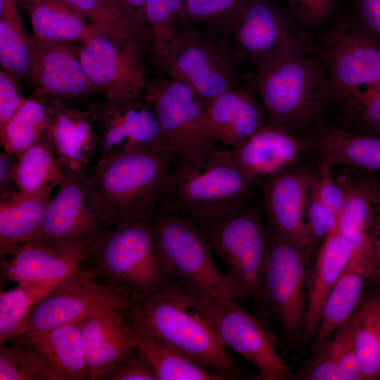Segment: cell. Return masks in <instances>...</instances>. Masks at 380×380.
I'll return each instance as SVG.
<instances>
[{"instance_id":"6da1fadb","label":"cell","mask_w":380,"mask_h":380,"mask_svg":"<svg viewBox=\"0 0 380 380\" xmlns=\"http://www.w3.org/2000/svg\"><path fill=\"white\" fill-rule=\"evenodd\" d=\"M175 160L165 141L99 156L85 176L89 206L109 228L151 217L167 191Z\"/></svg>"},{"instance_id":"7a4b0ae2","label":"cell","mask_w":380,"mask_h":380,"mask_svg":"<svg viewBox=\"0 0 380 380\" xmlns=\"http://www.w3.org/2000/svg\"><path fill=\"white\" fill-rule=\"evenodd\" d=\"M254 87L268 123L296 134L308 127L313 131L322 123V115L334 100L325 66L308 44L258 70Z\"/></svg>"},{"instance_id":"3957f363","label":"cell","mask_w":380,"mask_h":380,"mask_svg":"<svg viewBox=\"0 0 380 380\" xmlns=\"http://www.w3.org/2000/svg\"><path fill=\"white\" fill-rule=\"evenodd\" d=\"M82 265L96 280L125 290L138 302L173 284L158 253L151 217L125 220L107 229Z\"/></svg>"},{"instance_id":"277c9868","label":"cell","mask_w":380,"mask_h":380,"mask_svg":"<svg viewBox=\"0 0 380 380\" xmlns=\"http://www.w3.org/2000/svg\"><path fill=\"white\" fill-rule=\"evenodd\" d=\"M253 184L225 149L216 148L198 162L174 163L158 207L198 224L246 205Z\"/></svg>"},{"instance_id":"5b68a950","label":"cell","mask_w":380,"mask_h":380,"mask_svg":"<svg viewBox=\"0 0 380 380\" xmlns=\"http://www.w3.org/2000/svg\"><path fill=\"white\" fill-rule=\"evenodd\" d=\"M139 303L152 332L175 353L224 380L255 379L235 361L174 283Z\"/></svg>"},{"instance_id":"8992f818","label":"cell","mask_w":380,"mask_h":380,"mask_svg":"<svg viewBox=\"0 0 380 380\" xmlns=\"http://www.w3.org/2000/svg\"><path fill=\"white\" fill-rule=\"evenodd\" d=\"M196 225L224 265L229 295L234 299L251 298L258 305L271 240V231L259 212L245 205Z\"/></svg>"},{"instance_id":"52a82bcc","label":"cell","mask_w":380,"mask_h":380,"mask_svg":"<svg viewBox=\"0 0 380 380\" xmlns=\"http://www.w3.org/2000/svg\"><path fill=\"white\" fill-rule=\"evenodd\" d=\"M181 291L187 304L210 326L221 343L258 369L256 379H289V368L277 351L273 335L234 298L229 294Z\"/></svg>"},{"instance_id":"ba28073f","label":"cell","mask_w":380,"mask_h":380,"mask_svg":"<svg viewBox=\"0 0 380 380\" xmlns=\"http://www.w3.org/2000/svg\"><path fill=\"white\" fill-rule=\"evenodd\" d=\"M151 222L158 253L179 289L229 295L225 274L216 266L212 246L197 225L161 207L152 213Z\"/></svg>"},{"instance_id":"9c48e42d","label":"cell","mask_w":380,"mask_h":380,"mask_svg":"<svg viewBox=\"0 0 380 380\" xmlns=\"http://www.w3.org/2000/svg\"><path fill=\"white\" fill-rule=\"evenodd\" d=\"M316 53L327 71L334 99L353 108L380 89V44L348 13L338 16Z\"/></svg>"},{"instance_id":"30bf717a","label":"cell","mask_w":380,"mask_h":380,"mask_svg":"<svg viewBox=\"0 0 380 380\" xmlns=\"http://www.w3.org/2000/svg\"><path fill=\"white\" fill-rule=\"evenodd\" d=\"M146 90L175 162H198L217 148L205 103L185 83L159 78L148 84Z\"/></svg>"},{"instance_id":"8fae6325","label":"cell","mask_w":380,"mask_h":380,"mask_svg":"<svg viewBox=\"0 0 380 380\" xmlns=\"http://www.w3.org/2000/svg\"><path fill=\"white\" fill-rule=\"evenodd\" d=\"M182 26L164 70L170 78L185 83L205 104L234 88L233 47L224 37Z\"/></svg>"},{"instance_id":"7c38bea8","label":"cell","mask_w":380,"mask_h":380,"mask_svg":"<svg viewBox=\"0 0 380 380\" xmlns=\"http://www.w3.org/2000/svg\"><path fill=\"white\" fill-rule=\"evenodd\" d=\"M82 42L77 56L96 92L119 100L141 96L148 86L143 59L146 38L118 39L91 25Z\"/></svg>"},{"instance_id":"4fadbf2b","label":"cell","mask_w":380,"mask_h":380,"mask_svg":"<svg viewBox=\"0 0 380 380\" xmlns=\"http://www.w3.org/2000/svg\"><path fill=\"white\" fill-rule=\"evenodd\" d=\"M307 254L271 232L258 307L265 316L274 318L291 341L300 337L305 316Z\"/></svg>"},{"instance_id":"5bb4252c","label":"cell","mask_w":380,"mask_h":380,"mask_svg":"<svg viewBox=\"0 0 380 380\" xmlns=\"http://www.w3.org/2000/svg\"><path fill=\"white\" fill-rule=\"evenodd\" d=\"M134 300L125 290L96 280L82 264L37 303L25 333L46 331L80 322L101 305L126 310Z\"/></svg>"},{"instance_id":"9a60e30c","label":"cell","mask_w":380,"mask_h":380,"mask_svg":"<svg viewBox=\"0 0 380 380\" xmlns=\"http://www.w3.org/2000/svg\"><path fill=\"white\" fill-rule=\"evenodd\" d=\"M233 49L256 71L307 43L272 0H246L232 30Z\"/></svg>"},{"instance_id":"2e32d148","label":"cell","mask_w":380,"mask_h":380,"mask_svg":"<svg viewBox=\"0 0 380 380\" xmlns=\"http://www.w3.org/2000/svg\"><path fill=\"white\" fill-rule=\"evenodd\" d=\"M98 137L99 156L165 141L153 109L146 97L106 98L86 110Z\"/></svg>"},{"instance_id":"e0dca14e","label":"cell","mask_w":380,"mask_h":380,"mask_svg":"<svg viewBox=\"0 0 380 380\" xmlns=\"http://www.w3.org/2000/svg\"><path fill=\"white\" fill-rule=\"evenodd\" d=\"M108 229L88 203L85 177L65 172L32 241L75 243L96 239Z\"/></svg>"},{"instance_id":"ac0fdd59","label":"cell","mask_w":380,"mask_h":380,"mask_svg":"<svg viewBox=\"0 0 380 380\" xmlns=\"http://www.w3.org/2000/svg\"><path fill=\"white\" fill-rule=\"evenodd\" d=\"M96 239L70 244L31 241L20 245L11 252L10 260L2 261L1 281L56 286L80 268Z\"/></svg>"},{"instance_id":"d6986e66","label":"cell","mask_w":380,"mask_h":380,"mask_svg":"<svg viewBox=\"0 0 380 380\" xmlns=\"http://www.w3.org/2000/svg\"><path fill=\"white\" fill-rule=\"evenodd\" d=\"M315 178L302 170H284L267 177L262 187L263 209L270 231L307 253L314 242L305 209Z\"/></svg>"},{"instance_id":"ffe728a7","label":"cell","mask_w":380,"mask_h":380,"mask_svg":"<svg viewBox=\"0 0 380 380\" xmlns=\"http://www.w3.org/2000/svg\"><path fill=\"white\" fill-rule=\"evenodd\" d=\"M80 336L89 380H100L135 348L125 310L101 305L81 320Z\"/></svg>"},{"instance_id":"44dd1931","label":"cell","mask_w":380,"mask_h":380,"mask_svg":"<svg viewBox=\"0 0 380 380\" xmlns=\"http://www.w3.org/2000/svg\"><path fill=\"white\" fill-rule=\"evenodd\" d=\"M32 49L30 79L36 95L73 99L96 92L69 43L30 38Z\"/></svg>"},{"instance_id":"7402d4cb","label":"cell","mask_w":380,"mask_h":380,"mask_svg":"<svg viewBox=\"0 0 380 380\" xmlns=\"http://www.w3.org/2000/svg\"><path fill=\"white\" fill-rule=\"evenodd\" d=\"M309 148H312L309 139L267 122L245 143L225 151L254 182L286 170Z\"/></svg>"},{"instance_id":"603a6c76","label":"cell","mask_w":380,"mask_h":380,"mask_svg":"<svg viewBox=\"0 0 380 380\" xmlns=\"http://www.w3.org/2000/svg\"><path fill=\"white\" fill-rule=\"evenodd\" d=\"M50 122L47 135L54 153L67 173L85 177L99 151L95 127L87 112H81L62 99L47 101Z\"/></svg>"},{"instance_id":"cb8c5ba5","label":"cell","mask_w":380,"mask_h":380,"mask_svg":"<svg viewBox=\"0 0 380 380\" xmlns=\"http://www.w3.org/2000/svg\"><path fill=\"white\" fill-rule=\"evenodd\" d=\"M336 180L344 194V204L338 216L336 228L353 247L354 255L364 259L373 270L376 201L379 182L348 172H340Z\"/></svg>"},{"instance_id":"d4e9b609","label":"cell","mask_w":380,"mask_h":380,"mask_svg":"<svg viewBox=\"0 0 380 380\" xmlns=\"http://www.w3.org/2000/svg\"><path fill=\"white\" fill-rule=\"evenodd\" d=\"M255 91L248 87L233 88L205 104L215 142L229 148L239 146L268 122Z\"/></svg>"},{"instance_id":"484cf974","label":"cell","mask_w":380,"mask_h":380,"mask_svg":"<svg viewBox=\"0 0 380 380\" xmlns=\"http://www.w3.org/2000/svg\"><path fill=\"white\" fill-rule=\"evenodd\" d=\"M353 254L336 226L323 240L307 281L306 312L300 337L305 342L312 341L324 303Z\"/></svg>"},{"instance_id":"4316f807","label":"cell","mask_w":380,"mask_h":380,"mask_svg":"<svg viewBox=\"0 0 380 380\" xmlns=\"http://www.w3.org/2000/svg\"><path fill=\"white\" fill-rule=\"evenodd\" d=\"M362 300L351 317L332 336L313 351V355L294 374L298 380H361L355 350L356 331L362 315Z\"/></svg>"},{"instance_id":"83f0119b","label":"cell","mask_w":380,"mask_h":380,"mask_svg":"<svg viewBox=\"0 0 380 380\" xmlns=\"http://www.w3.org/2000/svg\"><path fill=\"white\" fill-rule=\"evenodd\" d=\"M125 314L136 348L151 365L158 380H224L163 343L148 326L139 302L134 300Z\"/></svg>"},{"instance_id":"f1b7e54d","label":"cell","mask_w":380,"mask_h":380,"mask_svg":"<svg viewBox=\"0 0 380 380\" xmlns=\"http://www.w3.org/2000/svg\"><path fill=\"white\" fill-rule=\"evenodd\" d=\"M370 276L369 265L353 254L324 303L318 328L310 343L312 352L351 317L362 300L365 279Z\"/></svg>"},{"instance_id":"f546056e","label":"cell","mask_w":380,"mask_h":380,"mask_svg":"<svg viewBox=\"0 0 380 380\" xmlns=\"http://www.w3.org/2000/svg\"><path fill=\"white\" fill-rule=\"evenodd\" d=\"M309 139L312 148L334 167L380 171V137L319 124Z\"/></svg>"},{"instance_id":"4dcf8cb0","label":"cell","mask_w":380,"mask_h":380,"mask_svg":"<svg viewBox=\"0 0 380 380\" xmlns=\"http://www.w3.org/2000/svg\"><path fill=\"white\" fill-rule=\"evenodd\" d=\"M80 323L81 320L18 336L42 355L61 380H89L80 336Z\"/></svg>"},{"instance_id":"1f68e13d","label":"cell","mask_w":380,"mask_h":380,"mask_svg":"<svg viewBox=\"0 0 380 380\" xmlns=\"http://www.w3.org/2000/svg\"><path fill=\"white\" fill-rule=\"evenodd\" d=\"M51 192L24 195L20 192L0 200V253L11 254L37 236Z\"/></svg>"},{"instance_id":"d6a6232c","label":"cell","mask_w":380,"mask_h":380,"mask_svg":"<svg viewBox=\"0 0 380 380\" xmlns=\"http://www.w3.org/2000/svg\"><path fill=\"white\" fill-rule=\"evenodd\" d=\"M39 39L59 43L82 41L91 25L63 0H19Z\"/></svg>"},{"instance_id":"836d02e7","label":"cell","mask_w":380,"mask_h":380,"mask_svg":"<svg viewBox=\"0 0 380 380\" xmlns=\"http://www.w3.org/2000/svg\"><path fill=\"white\" fill-rule=\"evenodd\" d=\"M13 175L19 191L24 195L51 192L61 183L65 172L47 132L16 157Z\"/></svg>"},{"instance_id":"e575fe53","label":"cell","mask_w":380,"mask_h":380,"mask_svg":"<svg viewBox=\"0 0 380 380\" xmlns=\"http://www.w3.org/2000/svg\"><path fill=\"white\" fill-rule=\"evenodd\" d=\"M147 42L155 63L164 68L179 29L191 23L184 0H147L145 6Z\"/></svg>"},{"instance_id":"d590c367","label":"cell","mask_w":380,"mask_h":380,"mask_svg":"<svg viewBox=\"0 0 380 380\" xmlns=\"http://www.w3.org/2000/svg\"><path fill=\"white\" fill-rule=\"evenodd\" d=\"M19 0H0V62L13 78L30 76L32 49L18 11Z\"/></svg>"},{"instance_id":"8d00e7d4","label":"cell","mask_w":380,"mask_h":380,"mask_svg":"<svg viewBox=\"0 0 380 380\" xmlns=\"http://www.w3.org/2000/svg\"><path fill=\"white\" fill-rule=\"evenodd\" d=\"M42 96L25 99L15 115L0 130L4 151L17 157L44 135L49 129L50 112Z\"/></svg>"},{"instance_id":"74e56055","label":"cell","mask_w":380,"mask_h":380,"mask_svg":"<svg viewBox=\"0 0 380 380\" xmlns=\"http://www.w3.org/2000/svg\"><path fill=\"white\" fill-rule=\"evenodd\" d=\"M89 24L118 38L145 37L146 27L118 0H63Z\"/></svg>"},{"instance_id":"f35d334b","label":"cell","mask_w":380,"mask_h":380,"mask_svg":"<svg viewBox=\"0 0 380 380\" xmlns=\"http://www.w3.org/2000/svg\"><path fill=\"white\" fill-rule=\"evenodd\" d=\"M54 287L17 284L1 291L0 343L25 332L35 306Z\"/></svg>"},{"instance_id":"ab89813d","label":"cell","mask_w":380,"mask_h":380,"mask_svg":"<svg viewBox=\"0 0 380 380\" xmlns=\"http://www.w3.org/2000/svg\"><path fill=\"white\" fill-rule=\"evenodd\" d=\"M0 343L1 380H61L42 355L20 336Z\"/></svg>"},{"instance_id":"60d3db41","label":"cell","mask_w":380,"mask_h":380,"mask_svg":"<svg viewBox=\"0 0 380 380\" xmlns=\"http://www.w3.org/2000/svg\"><path fill=\"white\" fill-rule=\"evenodd\" d=\"M361 380L380 378V292L364 300L355 338Z\"/></svg>"},{"instance_id":"b9f144b4","label":"cell","mask_w":380,"mask_h":380,"mask_svg":"<svg viewBox=\"0 0 380 380\" xmlns=\"http://www.w3.org/2000/svg\"><path fill=\"white\" fill-rule=\"evenodd\" d=\"M190 22L203 23L211 31L231 36L246 0H184Z\"/></svg>"},{"instance_id":"7bdbcfd3","label":"cell","mask_w":380,"mask_h":380,"mask_svg":"<svg viewBox=\"0 0 380 380\" xmlns=\"http://www.w3.org/2000/svg\"><path fill=\"white\" fill-rule=\"evenodd\" d=\"M314 181L308 194L305 209L306 222L313 241L324 240L335 228L338 220V215L328 208L318 197Z\"/></svg>"},{"instance_id":"ee69618b","label":"cell","mask_w":380,"mask_h":380,"mask_svg":"<svg viewBox=\"0 0 380 380\" xmlns=\"http://www.w3.org/2000/svg\"><path fill=\"white\" fill-rule=\"evenodd\" d=\"M100 380H158L149 362L135 348Z\"/></svg>"},{"instance_id":"f6af8a7d","label":"cell","mask_w":380,"mask_h":380,"mask_svg":"<svg viewBox=\"0 0 380 380\" xmlns=\"http://www.w3.org/2000/svg\"><path fill=\"white\" fill-rule=\"evenodd\" d=\"M332 166L325 159H321L319 175L314 186L321 201L338 216L344 204V194L336 179L332 177Z\"/></svg>"},{"instance_id":"bcb514c9","label":"cell","mask_w":380,"mask_h":380,"mask_svg":"<svg viewBox=\"0 0 380 380\" xmlns=\"http://www.w3.org/2000/svg\"><path fill=\"white\" fill-rule=\"evenodd\" d=\"M305 23H320L336 11L339 0H282Z\"/></svg>"},{"instance_id":"7dc6e473","label":"cell","mask_w":380,"mask_h":380,"mask_svg":"<svg viewBox=\"0 0 380 380\" xmlns=\"http://www.w3.org/2000/svg\"><path fill=\"white\" fill-rule=\"evenodd\" d=\"M349 15L362 30L380 44V0H355L354 15Z\"/></svg>"},{"instance_id":"c3c4849f","label":"cell","mask_w":380,"mask_h":380,"mask_svg":"<svg viewBox=\"0 0 380 380\" xmlns=\"http://www.w3.org/2000/svg\"><path fill=\"white\" fill-rule=\"evenodd\" d=\"M13 79L5 70L0 71V130L15 115L25 99L20 96Z\"/></svg>"},{"instance_id":"681fc988","label":"cell","mask_w":380,"mask_h":380,"mask_svg":"<svg viewBox=\"0 0 380 380\" xmlns=\"http://www.w3.org/2000/svg\"><path fill=\"white\" fill-rule=\"evenodd\" d=\"M351 108L361 127L360 133L380 137V89Z\"/></svg>"},{"instance_id":"f907efd6","label":"cell","mask_w":380,"mask_h":380,"mask_svg":"<svg viewBox=\"0 0 380 380\" xmlns=\"http://www.w3.org/2000/svg\"><path fill=\"white\" fill-rule=\"evenodd\" d=\"M15 159L4 150L0 153V200L20 192L13 175Z\"/></svg>"},{"instance_id":"816d5d0a","label":"cell","mask_w":380,"mask_h":380,"mask_svg":"<svg viewBox=\"0 0 380 380\" xmlns=\"http://www.w3.org/2000/svg\"><path fill=\"white\" fill-rule=\"evenodd\" d=\"M375 277L376 290L380 292V182L379 183L376 201V218L374 232V265L373 274Z\"/></svg>"},{"instance_id":"f5cc1de1","label":"cell","mask_w":380,"mask_h":380,"mask_svg":"<svg viewBox=\"0 0 380 380\" xmlns=\"http://www.w3.org/2000/svg\"><path fill=\"white\" fill-rule=\"evenodd\" d=\"M118 1L146 27L145 6L147 0Z\"/></svg>"}]
</instances>
